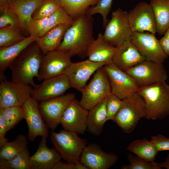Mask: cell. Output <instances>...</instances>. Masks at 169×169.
Listing matches in <instances>:
<instances>
[{
    "label": "cell",
    "instance_id": "cell-35",
    "mask_svg": "<svg viewBox=\"0 0 169 169\" xmlns=\"http://www.w3.org/2000/svg\"><path fill=\"white\" fill-rule=\"evenodd\" d=\"M0 110L2 111L6 120L8 131L24 119L22 106H10L0 108Z\"/></svg>",
    "mask_w": 169,
    "mask_h": 169
},
{
    "label": "cell",
    "instance_id": "cell-13",
    "mask_svg": "<svg viewBox=\"0 0 169 169\" xmlns=\"http://www.w3.org/2000/svg\"><path fill=\"white\" fill-rule=\"evenodd\" d=\"M0 82V108L22 106L31 97L33 88L30 85L8 81L7 79Z\"/></svg>",
    "mask_w": 169,
    "mask_h": 169
},
{
    "label": "cell",
    "instance_id": "cell-9",
    "mask_svg": "<svg viewBox=\"0 0 169 169\" xmlns=\"http://www.w3.org/2000/svg\"><path fill=\"white\" fill-rule=\"evenodd\" d=\"M126 72L136 81L139 87L166 81L168 79L163 63L145 60Z\"/></svg>",
    "mask_w": 169,
    "mask_h": 169
},
{
    "label": "cell",
    "instance_id": "cell-45",
    "mask_svg": "<svg viewBox=\"0 0 169 169\" xmlns=\"http://www.w3.org/2000/svg\"><path fill=\"white\" fill-rule=\"evenodd\" d=\"M158 165L161 169L163 168L169 169V154L167 155L166 159L164 161L158 163Z\"/></svg>",
    "mask_w": 169,
    "mask_h": 169
},
{
    "label": "cell",
    "instance_id": "cell-8",
    "mask_svg": "<svg viewBox=\"0 0 169 169\" xmlns=\"http://www.w3.org/2000/svg\"><path fill=\"white\" fill-rule=\"evenodd\" d=\"M110 81L111 93L123 100L138 92L139 86L126 72L112 62L103 67Z\"/></svg>",
    "mask_w": 169,
    "mask_h": 169
},
{
    "label": "cell",
    "instance_id": "cell-26",
    "mask_svg": "<svg viewBox=\"0 0 169 169\" xmlns=\"http://www.w3.org/2000/svg\"><path fill=\"white\" fill-rule=\"evenodd\" d=\"M107 99H104L89 110L87 120V130L94 135L100 134L107 121Z\"/></svg>",
    "mask_w": 169,
    "mask_h": 169
},
{
    "label": "cell",
    "instance_id": "cell-19",
    "mask_svg": "<svg viewBox=\"0 0 169 169\" xmlns=\"http://www.w3.org/2000/svg\"><path fill=\"white\" fill-rule=\"evenodd\" d=\"M71 88L66 76L63 74L44 80L33 88L31 97L38 103L64 95Z\"/></svg>",
    "mask_w": 169,
    "mask_h": 169
},
{
    "label": "cell",
    "instance_id": "cell-2",
    "mask_svg": "<svg viewBox=\"0 0 169 169\" xmlns=\"http://www.w3.org/2000/svg\"><path fill=\"white\" fill-rule=\"evenodd\" d=\"M30 44L10 64L12 81L30 85L33 88L38 85L34 78L39 77V71L44 54L36 44Z\"/></svg>",
    "mask_w": 169,
    "mask_h": 169
},
{
    "label": "cell",
    "instance_id": "cell-43",
    "mask_svg": "<svg viewBox=\"0 0 169 169\" xmlns=\"http://www.w3.org/2000/svg\"><path fill=\"white\" fill-rule=\"evenodd\" d=\"M7 123L3 115L0 110V148L8 141L5 135L8 131Z\"/></svg>",
    "mask_w": 169,
    "mask_h": 169
},
{
    "label": "cell",
    "instance_id": "cell-34",
    "mask_svg": "<svg viewBox=\"0 0 169 169\" xmlns=\"http://www.w3.org/2000/svg\"><path fill=\"white\" fill-rule=\"evenodd\" d=\"M61 6L59 0H45L34 11L32 18L37 19L49 17Z\"/></svg>",
    "mask_w": 169,
    "mask_h": 169
},
{
    "label": "cell",
    "instance_id": "cell-44",
    "mask_svg": "<svg viewBox=\"0 0 169 169\" xmlns=\"http://www.w3.org/2000/svg\"><path fill=\"white\" fill-rule=\"evenodd\" d=\"M159 41L163 52L169 57V39L164 36Z\"/></svg>",
    "mask_w": 169,
    "mask_h": 169
},
{
    "label": "cell",
    "instance_id": "cell-16",
    "mask_svg": "<svg viewBox=\"0 0 169 169\" xmlns=\"http://www.w3.org/2000/svg\"><path fill=\"white\" fill-rule=\"evenodd\" d=\"M38 104L31 97L22 106L28 126V139L32 142L38 136L47 137L49 134V128L42 118Z\"/></svg>",
    "mask_w": 169,
    "mask_h": 169
},
{
    "label": "cell",
    "instance_id": "cell-29",
    "mask_svg": "<svg viewBox=\"0 0 169 169\" xmlns=\"http://www.w3.org/2000/svg\"><path fill=\"white\" fill-rule=\"evenodd\" d=\"M28 140L23 135L17 136L12 141H7L0 148V160H9L28 149Z\"/></svg>",
    "mask_w": 169,
    "mask_h": 169
},
{
    "label": "cell",
    "instance_id": "cell-31",
    "mask_svg": "<svg viewBox=\"0 0 169 169\" xmlns=\"http://www.w3.org/2000/svg\"><path fill=\"white\" fill-rule=\"evenodd\" d=\"M18 28L8 26L0 28V47H7L19 42L25 39Z\"/></svg>",
    "mask_w": 169,
    "mask_h": 169
},
{
    "label": "cell",
    "instance_id": "cell-20",
    "mask_svg": "<svg viewBox=\"0 0 169 169\" xmlns=\"http://www.w3.org/2000/svg\"><path fill=\"white\" fill-rule=\"evenodd\" d=\"M46 137H42L36 152L29 157L31 169H52L62 157L55 148H49Z\"/></svg>",
    "mask_w": 169,
    "mask_h": 169
},
{
    "label": "cell",
    "instance_id": "cell-11",
    "mask_svg": "<svg viewBox=\"0 0 169 169\" xmlns=\"http://www.w3.org/2000/svg\"><path fill=\"white\" fill-rule=\"evenodd\" d=\"M71 55L67 52L55 50L44 55L39 71L38 81L64 74L72 62Z\"/></svg>",
    "mask_w": 169,
    "mask_h": 169
},
{
    "label": "cell",
    "instance_id": "cell-39",
    "mask_svg": "<svg viewBox=\"0 0 169 169\" xmlns=\"http://www.w3.org/2000/svg\"><path fill=\"white\" fill-rule=\"evenodd\" d=\"M0 28L11 26L21 28V27L17 14L8 7L0 10Z\"/></svg>",
    "mask_w": 169,
    "mask_h": 169
},
{
    "label": "cell",
    "instance_id": "cell-23",
    "mask_svg": "<svg viewBox=\"0 0 169 169\" xmlns=\"http://www.w3.org/2000/svg\"><path fill=\"white\" fill-rule=\"evenodd\" d=\"M37 38L29 36L23 40L11 46L0 49V81L7 79L5 74L6 69L21 53Z\"/></svg>",
    "mask_w": 169,
    "mask_h": 169
},
{
    "label": "cell",
    "instance_id": "cell-17",
    "mask_svg": "<svg viewBox=\"0 0 169 169\" xmlns=\"http://www.w3.org/2000/svg\"><path fill=\"white\" fill-rule=\"evenodd\" d=\"M88 112L89 110L81 105L78 100L74 99L65 108L60 124L65 130L83 134L87 129Z\"/></svg>",
    "mask_w": 169,
    "mask_h": 169
},
{
    "label": "cell",
    "instance_id": "cell-15",
    "mask_svg": "<svg viewBox=\"0 0 169 169\" xmlns=\"http://www.w3.org/2000/svg\"><path fill=\"white\" fill-rule=\"evenodd\" d=\"M118 159L115 154L106 152L98 144L91 143L83 149L80 162L88 169H108L114 165Z\"/></svg>",
    "mask_w": 169,
    "mask_h": 169
},
{
    "label": "cell",
    "instance_id": "cell-36",
    "mask_svg": "<svg viewBox=\"0 0 169 169\" xmlns=\"http://www.w3.org/2000/svg\"><path fill=\"white\" fill-rule=\"evenodd\" d=\"M126 156L130 164L122 166V169H161L158 163L155 161H146L130 153H128Z\"/></svg>",
    "mask_w": 169,
    "mask_h": 169
},
{
    "label": "cell",
    "instance_id": "cell-28",
    "mask_svg": "<svg viewBox=\"0 0 169 169\" xmlns=\"http://www.w3.org/2000/svg\"><path fill=\"white\" fill-rule=\"evenodd\" d=\"M136 156L148 162H154L158 151L153 143L146 138L131 142L126 148Z\"/></svg>",
    "mask_w": 169,
    "mask_h": 169
},
{
    "label": "cell",
    "instance_id": "cell-22",
    "mask_svg": "<svg viewBox=\"0 0 169 169\" xmlns=\"http://www.w3.org/2000/svg\"><path fill=\"white\" fill-rule=\"evenodd\" d=\"M117 49L104 39L103 34L99 33L97 38L89 45L86 54L89 60L106 64L112 62L113 57Z\"/></svg>",
    "mask_w": 169,
    "mask_h": 169
},
{
    "label": "cell",
    "instance_id": "cell-24",
    "mask_svg": "<svg viewBox=\"0 0 169 169\" xmlns=\"http://www.w3.org/2000/svg\"><path fill=\"white\" fill-rule=\"evenodd\" d=\"M45 0H10L8 7L17 15L22 30L27 32L32 16L37 7Z\"/></svg>",
    "mask_w": 169,
    "mask_h": 169
},
{
    "label": "cell",
    "instance_id": "cell-6",
    "mask_svg": "<svg viewBox=\"0 0 169 169\" xmlns=\"http://www.w3.org/2000/svg\"><path fill=\"white\" fill-rule=\"evenodd\" d=\"M79 103L89 110L111 93L109 80L103 67L97 70L90 82L80 91Z\"/></svg>",
    "mask_w": 169,
    "mask_h": 169
},
{
    "label": "cell",
    "instance_id": "cell-18",
    "mask_svg": "<svg viewBox=\"0 0 169 169\" xmlns=\"http://www.w3.org/2000/svg\"><path fill=\"white\" fill-rule=\"evenodd\" d=\"M106 64L95 62L88 59L71 63L65 72L71 87L80 91L86 85L91 76Z\"/></svg>",
    "mask_w": 169,
    "mask_h": 169
},
{
    "label": "cell",
    "instance_id": "cell-46",
    "mask_svg": "<svg viewBox=\"0 0 169 169\" xmlns=\"http://www.w3.org/2000/svg\"><path fill=\"white\" fill-rule=\"evenodd\" d=\"M10 0H0V10L4 9L8 7Z\"/></svg>",
    "mask_w": 169,
    "mask_h": 169
},
{
    "label": "cell",
    "instance_id": "cell-37",
    "mask_svg": "<svg viewBox=\"0 0 169 169\" xmlns=\"http://www.w3.org/2000/svg\"><path fill=\"white\" fill-rule=\"evenodd\" d=\"M113 0H100L94 6L88 8L86 13L92 16L96 14H100L102 16L103 26L105 27L109 22L108 15L111 10Z\"/></svg>",
    "mask_w": 169,
    "mask_h": 169
},
{
    "label": "cell",
    "instance_id": "cell-10",
    "mask_svg": "<svg viewBox=\"0 0 169 169\" xmlns=\"http://www.w3.org/2000/svg\"><path fill=\"white\" fill-rule=\"evenodd\" d=\"M75 98V94L70 93L38 103V107L42 118L52 131L57 128L65 108Z\"/></svg>",
    "mask_w": 169,
    "mask_h": 169
},
{
    "label": "cell",
    "instance_id": "cell-12",
    "mask_svg": "<svg viewBox=\"0 0 169 169\" xmlns=\"http://www.w3.org/2000/svg\"><path fill=\"white\" fill-rule=\"evenodd\" d=\"M131 40L146 60L163 63L168 57L154 34L133 32Z\"/></svg>",
    "mask_w": 169,
    "mask_h": 169
},
{
    "label": "cell",
    "instance_id": "cell-40",
    "mask_svg": "<svg viewBox=\"0 0 169 169\" xmlns=\"http://www.w3.org/2000/svg\"><path fill=\"white\" fill-rule=\"evenodd\" d=\"M122 102V100L112 93L107 97V121L111 120L115 122V116L121 106Z\"/></svg>",
    "mask_w": 169,
    "mask_h": 169
},
{
    "label": "cell",
    "instance_id": "cell-3",
    "mask_svg": "<svg viewBox=\"0 0 169 169\" xmlns=\"http://www.w3.org/2000/svg\"><path fill=\"white\" fill-rule=\"evenodd\" d=\"M138 93L143 99L148 120H161L169 115V85L166 81L139 87Z\"/></svg>",
    "mask_w": 169,
    "mask_h": 169
},
{
    "label": "cell",
    "instance_id": "cell-5",
    "mask_svg": "<svg viewBox=\"0 0 169 169\" xmlns=\"http://www.w3.org/2000/svg\"><path fill=\"white\" fill-rule=\"evenodd\" d=\"M78 134L64 129L59 132H51V141L64 161L73 163L80 161L81 154L87 143Z\"/></svg>",
    "mask_w": 169,
    "mask_h": 169
},
{
    "label": "cell",
    "instance_id": "cell-38",
    "mask_svg": "<svg viewBox=\"0 0 169 169\" xmlns=\"http://www.w3.org/2000/svg\"><path fill=\"white\" fill-rule=\"evenodd\" d=\"M49 17L42 19H32L28 25L27 32L29 36L37 39L41 36L47 27Z\"/></svg>",
    "mask_w": 169,
    "mask_h": 169
},
{
    "label": "cell",
    "instance_id": "cell-32",
    "mask_svg": "<svg viewBox=\"0 0 169 169\" xmlns=\"http://www.w3.org/2000/svg\"><path fill=\"white\" fill-rule=\"evenodd\" d=\"M30 154L27 149L9 160H0V169H31Z\"/></svg>",
    "mask_w": 169,
    "mask_h": 169
},
{
    "label": "cell",
    "instance_id": "cell-33",
    "mask_svg": "<svg viewBox=\"0 0 169 169\" xmlns=\"http://www.w3.org/2000/svg\"><path fill=\"white\" fill-rule=\"evenodd\" d=\"M74 20V19L61 6L49 17L47 27L42 35L49 30L57 26L63 24L71 25Z\"/></svg>",
    "mask_w": 169,
    "mask_h": 169
},
{
    "label": "cell",
    "instance_id": "cell-1",
    "mask_svg": "<svg viewBox=\"0 0 169 169\" xmlns=\"http://www.w3.org/2000/svg\"><path fill=\"white\" fill-rule=\"evenodd\" d=\"M93 21L92 16L86 13L75 19L57 50L67 52L72 56L84 57L89 45L94 39Z\"/></svg>",
    "mask_w": 169,
    "mask_h": 169
},
{
    "label": "cell",
    "instance_id": "cell-41",
    "mask_svg": "<svg viewBox=\"0 0 169 169\" xmlns=\"http://www.w3.org/2000/svg\"><path fill=\"white\" fill-rule=\"evenodd\" d=\"M151 141L153 143L158 151H169V138L159 134L151 137Z\"/></svg>",
    "mask_w": 169,
    "mask_h": 169
},
{
    "label": "cell",
    "instance_id": "cell-21",
    "mask_svg": "<svg viewBox=\"0 0 169 169\" xmlns=\"http://www.w3.org/2000/svg\"><path fill=\"white\" fill-rule=\"evenodd\" d=\"M146 60L130 39L124 41L118 47L112 63L121 70L126 72Z\"/></svg>",
    "mask_w": 169,
    "mask_h": 169
},
{
    "label": "cell",
    "instance_id": "cell-30",
    "mask_svg": "<svg viewBox=\"0 0 169 169\" xmlns=\"http://www.w3.org/2000/svg\"><path fill=\"white\" fill-rule=\"evenodd\" d=\"M100 0H59L61 6L75 19L85 13L90 6L96 5Z\"/></svg>",
    "mask_w": 169,
    "mask_h": 169
},
{
    "label": "cell",
    "instance_id": "cell-27",
    "mask_svg": "<svg viewBox=\"0 0 169 169\" xmlns=\"http://www.w3.org/2000/svg\"><path fill=\"white\" fill-rule=\"evenodd\" d=\"M155 17L156 33L164 35L169 28V0H150Z\"/></svg>",
    "mask_w": 169,
    "mask_h": 169
},
{
    "label": "cell",
    "instance_id": "cell-47",
    "mask_svg": "<svg viewBox=\"0 0 169 169\" xmlns=\"http://www.w3.org/2000/svg\"><path fill=\"white\" fill-rule=\"evenodd\" d=\"M164 36L169 39V28L167 29L164 33Z\"/></svg>",
    "mask_w": 169,
    "mask_h": 169
},
{
    "label": "cell",
    "instance_id": "cell-7",
    "mask_svg": "<svg viewBox=\"0 0 169 169\" xmlns=\"http://www.w3.org/2000/svg\"><path fill=\"white\" fill-rule=\"evenodd\" d=\"M133 32L129 22L128 12L118 8L112 13L103 36L106 41L116 47L125 40L131 39Z\"/></svg>",
    "mask_w": 169,
    "mask_h": 169
},
{
    "label": "cell",
    "instance_id": "cell-14",
    "mask_svg": "<svg viewBox=\"0 0 169 169\" xmlns=\"http://www.w3.org/2000/svg\"><path fill=\"white\" fill-rule=\"evenodd\" d=\"M128 17L132 31L148 32L155 34L156 26L155 17L149 3L141 2L128 12Z\"/></svg>",
    "mask_w": 169,
    "mask_h": 169
},
{
    "label": "cell",
    "instance_id": "cell-42",
    "mask_svg": "<svg viewBox=\"0 0 169 169\" xmlns=\"http://www.w3.org/2000/svg\"><path fill=\"white\" fill-rule=\"evenodd\" d=\"M86 167L80 162L73 163L61 161L58 162L52 169H87Z\"/></svg>",
    "mask_w": 169,
    "mask_h": 169
},
{
    "label": "cell",
    "instance_id": "cell-25",
    "mask_svg": "<svg viewBox=\"0 0 169 169\" xmlns=\"http://www.w3.org/2000/svg\"><path fill=\"white\" fill-rule=\"evenodd\" d=\"M71 25L63 24L57 26L37 39L36 44L44 54L58 49L66 31Z\"/></svg>",
    "mask_w": 169,
    "mask_h": 169
},
{
    "label": "cell",
    "instance_id": "cell-4",
    "mask_svg": "<svg viewBox=\"0 0 169 169\" xmlns=\"http://www.w3.org/2000/svg\"><path fill=\"white\" fill-rule=\"evenodd\" d=\"M146 116L144 100L137 92L122 100L115 122L124 133H130L135 129L140 119Z\"/></svg>",
    "mask_w": 169,
    "mask_h": 169
}]
</instances>
